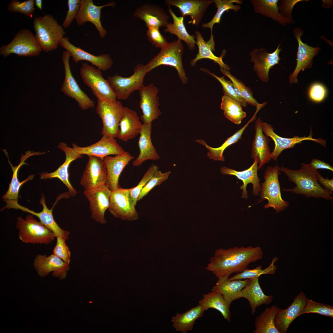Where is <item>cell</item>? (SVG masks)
<instances>
[{
	"label": "cell",
	"mask_w": 333,
	"mask_h": 333,
	"mask_svg": "<svg viewBox=\"0 0 333 333\" xmlns=\"http://www.w3.org/2000/svg\"><path fill=\"white\" fill-rule=\"evenodd\" d=\"M263 252L259 246H241L216 250L206 267L218 278L229 277L242 272L249 265L262 258Z\"/></svg>",
	"instance_id": "cell-1"
},
{
	"label": "cell",
	"mask_w": 333,
	"mask_h": 333,
	"mask_svg": "<svg viewBox=\"0 0 333 333\" xmlns=\"http://www.w3.org/2000/svg\"><path fill=\"white\" fill-rule=\"evenodd\" d=\"M114 2L101 6L95 5L92 0H80L79 9L76 14L75 20L78 25L82 26L87 22L91 23L98 31L100 37L103 39L107 34L103 27L101 21V10L107 6H115Z\"/></svg>",
	"instance_id": "cell-22"
},
{
	"label": "cell",
	"mask_w": 333,
	"mask_h": 333,
	"mask_svg": "<svg viewBox=\"0 0 333 333\" xmlns=\"http://www.w3.org/2000/svg\"><path fill=\"white\" fill-rule=\"evenodd\" d=\"M258 278L249 279L241 292V298L246 299L249 302L252 315L254 314L258 307L263 305H268L273 300L272 296L264 294L259 284Z\"/></svg>",
	"instance_id": "cell-35"
},
{
	"label": "cell",
	"mask_w": 333,
	"mask_h": 333,
	"mask_svg": "<svg viewBox=\"0 0 333 333\" xmlns=\"http://www.w3.org/2000/svg\"><path fill=\"white\" fill-rule=\"evenodd\" d=\"M280 169L278 165L273 167H268L264 173V181L261 184L260 194L261 199H266L268 201L264 208H273L277 213L285 210L290 206L289 202L283 199L281 196L278 179Z\"/></svg>",
	"instance_id": "cell-6"
},
{
	"label": "cell",
	"mask_w": 333,
	"mask_h": 333,
	"mask_svg": "<svg viewBox=\"0 0 333 333\" xmlns=\"http://www.w3.org/2000/svg\"><path fill=\"white\" fill-rule=\"evenodd\" d=\"M301 168L292 170L282 167L280 171L286 176L288 180L296 186L293 188H284L283 191L303 195L307 198H322L332 201L331 192L324 188L318 181L320 173L310 164L302 163Z\"/></svg>",
	"instance_id": "cell-2"
},
{
	"label": "cell",
	"mask_w": 333,
	"mask_h": 333,
	"mask_svg": "<svg viewBox=\"0 0 333 333\" xmlns=\"http://www.w3.org/2000/svg\"><path fill=\"white\" fill-rule=\"evenodd\" d=\"M143 124L137 112L127 107H124L123 116L119 124V140L127 142L140 134Z\"/></svg>",
	"instance_id": "cell-33"
},
{
	"label": "cell",
	"mask_w": 333,
	"mask_h": 333,
	"mask_svg": "<svg viewBox=\"0 0 333 333\" xmlns=\"http://www.w3.org/2000/svg\"><path fill=\"white\" fill-rule=\"evenodd\" d=\"M167 10L173 18V22H168L165 27L164 32H169L171 34L175 35L177 37L178 39L183 40L186 43L189 49L194 50L196 42L195 39L194 35H190L187 32L183 23L184 17L177 16L170 6Z\"/></svg>",
	"instance_id": "cell-39"
},
{
	"label": "cell",
	"mask_w": 333,
	"mask_h": 333,
	"mask_svg": "<svg viewBox=\"0 0 333 333\" xmlns=\"http://www.w3.org/2000/svg\"><path fill=\"white\" fill-rule=\"evenodd\" d=\"M214 0H166L168 6H174L179 10L181 16H189L191 18L188 24L198 27L208 7Z\"/></svg>",
	"instance_id": "cell-24"
},
{
	"label": "cell",
	"mask_w": 333,
	"mask_h": 333,
	"mask_svg": "<svg viewBox=\"0 0 333 333\" xmlns=\"http://www.w3.org/2000/svg\"><path fill=\"white\" fill-rule=\"evenodd\" d=\"M72 145L75 151L79 154L102 158L111 155L121 154L125 152L114 138L107 135H103L98 142L87 146L80 147L74 143Z\"/></svg>",
	"instance_id": "cell-23"
},
{
	"label": "cell",
	"mask_w": 333,
	"mask_h": 333,
	"mask_svg": "<svg viewBox=\"0 0 333 333\" xmlns=\"http://www.w3.org/2000/svg\"><path fill=\"white\" fill-rule=\"evenodd\" d=\"M303 33L302 28L297 27L293 30V34L298 44L295 68L289 78L290 84L298 83L297 76L301 71L310 68L312 66L314 58L321 49L319 47H313L304 43L301 37Z\"/></svg>",
	"instance_id": "cell-14"
},
{
	"label": "cell",
	"mask_w": 333,
	"mask_h": 333,
	"mask_svg": "<svg viewBox=\"0 0 333 333\" xmlns=\"http://www.w3.org/2000/svg\"><path fill=\"white\" fill-rule=\"evenodd\" d=\"M220 70L224 75L228 77L231 80L237 95L240 98H242L246 103L255 106L257 109H261L266 104L267 102L261 104L258 103L253 97V92L242 81L232 75L229 71L222 68H220Z\"/></svg>",
	"instance_id": "cell-44"
},
{
	"label": "cell",
	"mask_w": 333,
	"mask_h": 333,
	"mask_svg": "<svg viewBox=\"0 0 333 333\" xmlns=\"http://www.w3.org/2000/svg\"><path fill=\"white\" fill-rule=\"evenodd\" d=\"M56 238V243L53 249L52 254L61 258L65 262L69 264L71 252L66 244V240L61 236Z\"/></svg>",
	"instance_id": "cell-53"
},
{
	"label": "cell",
	"mask_w": 333,
	"mask_h": 333,
	"mask_svg": "<svg viewBox=\"0 0 333 333\" xmlns=\"http://www.w3.org/2000/svg\"><path fill=\"white\" fill-rule=\"evenodd\" d=\"M318 181L322 187L328 191L333 192V179L324 178L319 173L318 175Z\"/></svg>",
	"instance_id": "cell-57"
},
{
	"label": "cell",
	"mask_w": 333,
	"mask_h": 333,
	"mask_svg": "<svg viewBox=\"0 0 333 333\" xmlns=\"http://www.w3.org/2000/svg\"><path fill=\"white\" fill-rule=\"evenodd\" d=\"M60 46L70 52L76 63L81 60L87 61L104 71L110 69L113 64V61L109 54H101L98 56L94 55L74 45L69 42L67 36L61 39Z\"/></svg>",
	"instance_id": "cell-21"
},
{
	"label": "cell",
	"mask_w": 333,
	"mask_h": 333,
	"mask_svg": "<svg viewBox=\"0 0 333 333\" xmlns=\"http://www.w3.org/2000/svg\"><path fill=\"white\" fill-rule=\"evenodd\" d=\"M254 115L252 119L249 121L240 130L236 132L233 135L228 138L224 143L220 147L217 148H213L208 145L202 139L196 140V141L205 146L208 150L209 152L207 153V155L211 159H213L214 161H224L225 159L223 156V153L225 150L228 146L232 144L237 142L241 138L244 130L248 126L249 123L253 120L255 118L256 112Z\"/></svg>",
	"instance_id": "cell-41"
},
{
	"label": "cell",
	"mask_w": 333,
	"mask_h": 333,
	"mask_svg": "<svg viewBox=\"0 0 333 333\" xmlns=\"http://www.w3.org/2000/svg\"><path fill=\"white\" fill-rule=\"evenodd\" d=\"M2 150L4 152L8 158V163L11 166L13 174L8 189L6 193L2 196V198L3 200H13L18 201L19 191L21 186L27 181L32 180L35 176L34 175H30L26 179L21 182H19L17 177V174L19 169L23 164H27L25 162V161L28 158L33 155H39V153L32 152L30 151L26 152L24 154H22L20 158V162L19 164L14 166L9 160L8 154L6 149Z\"/></svg>",
	"instance_id": "cell-36"
},
{
	"label": "cell",
	"mask_w": 333,
	"mask_h": 333,
	"mask_svg": "<svg viewBox=\"0 0 333 333\" xmlns=\"http://www.w3.org/2000/svg\"><path fill=\"white\" fill-rule=\"evenodd\" d=\"M80 74L84 83L90 88L97 99L109 102L117 101L115 92L107 80L103 77L101 70L92 65L82 63Z\"/></svg>",
	"instance_id": "cell-8"
},
{
	"label": "cell",
	"mask_w": 333,
	"mask_h": 333,
	"mask_svg": "<svg viewBox=\"0 0 333 333\" xmlns=\"http://www.w3.org/2000/svg\"><path fill=\"white\" fill-rule=\"evenodd\" d=\"M130 188L119 187L112 191L109 208L110 213L115 217L133 221L138 219V214L130 196Z\"/></svg>",
	"instance_id": "cell-12"
},
{
	"label": "cell",
	"mask_w": 333,
	"mask_h": 333,
	"mask_svg": "<svg viewBox=\"0 0 333 333\" xmlns=\"http://www.w3.org/2000/svg\"><path fill=\"white\" fill-rule=\"evenodd\" d=\"M307 298L303 292L296 296L291 304L285 309L278 308L274 318L276 327L280 333H286L291 323L300 314L306 305Z\"/></svg>",
	"instance_id": "cell-25"
},
{
	"label": "cell",
	"mask_w": 333,
	"mask_h": 333,
	"mask_svg": "<svg viewBox=\"0 0 333 333\" xmlns=\"http://www.w3.org/2000/svg\"><path fill=\"white\" fill-rule=\"evenodd\" d=\"M215 6L217 8L216 12L212 19L207 23H203L202 27L204 28H209L211 30L210 37H213L212 29L215 24L220 23L221 17L224 13L229 10H233L235 12L241 8L239 5H235L234 3L241 4L242 1L240 0H214Z\"/></svg>",
	"instance_id": "cell-45"
},
{
	"label": "cell",
	"mask_w": 333,
	"mask_h": 333,
	"mask_svg": "<svg viewBox=\"0 0 333 333\" xmlns=\"http://www.w3.org/2000/svg\"><path fill=\"white\" fill-rule=\"evenodd\" d=\"M112 191L105 184L83 192L89 202L92 218L101 224L106 222L105 213L109 207Z\"/></svg>",
	"instance_id": "cell-20"
},
{
	"label": "cell",
	"mask_w": 333,
	"mask_h": 333,
	"mask_svg": "<svg viewBox=\"0 0 333 333\" xmlns=\"http://www.w3.org/2000/svg\"><path fill=\"white\" fill-rule=\"evenodd\" d=\"M152 126V123H143L138 142L140 153L137 158L133 162L134 166H138L147 160L155 161L160 158L151 141Z\"/></svg>",
	"instance_id": "cell-32"
},
{
	"label": "cell",
	"mask_w": 333,
	"mask_h": 333,
	"mask_svg": "<svg viewBox=\"0 0 333 333\" xmlns=\"http://www.w3.org/2000/svg\"><path fill=\"white\" fill-rule=\"evenodd\" d=\"M309 313H317L323 316L333 318V307L329 304L317 302L307 299L304 309L300 315Z\"/></svg>",
	"instance_id": "cell-48"
},
{
	"label": "cell",
	"mask_w": 333,
	"mask_h": 333,
	"mask_svg": "<svg viewBox=\"0 0 333 333\" xmlns=\"http://www.w3.org/2000/svg\"><path fill=\"white\" fill-rule=\"evenodd\" d=\"M218 279L216 283L212 287V291L221 294L230 306L233 301L241 298V291L247 284L249 280H231L228 276L222 277Z\"/></svg>",
	"instance_id": "cell-31"
},
{
	"label": "cell",
	"mask_w": 333,
	"mask_h": 333,
	"mask_svg": "<svg viewBox=\"0 0 333 333\" xmlns=\"http://www.w3.org/2000/svg\"><path fill=\"white\" fill-rule=\"evenodd\" d=\"M304 0H281L278 5L280 14L284 17L292 19V11L294 6L298 2Z\"/></svg>",
	"instance_id": "cell-56"
},
{
	"label": "cell",
	"mask_w": 333,
	"mask_h": 333,
	"mask_svg": "<svg viewBox=\"0 0 333 333\" xmlns=\"http://www.w3.org/2000/svg\"><path fill=\"white\" fill-rule=\"evenodd\" d=\"M16 228L18 231L19 238L26 244L47 245L56 238L50 229L38 221L31 214L28 215L24 219L18 217Z\"/></svg>",
	"instance_id": "cell-4"
},
{
	"label": "cell",
	"mask_w": 333,
	"mask_h": 333,
	"mask_svg": "<svg viewBox=\"0 0 333 333\" xmlns=\"http://www.w3.org/2000/svg\"><path fill=\"white\" fill-rule=\"evenodd\" d=\"M200 69L213 76L220 82L223 87L224 95L235 100L240 104L241 106L246 107L247 106V103L236 94L232 82L230 80H226L224 79V76L221 77H219L205 68H201Z\"/></svg>",
	"instance_id": "cell-50"
},
{
	"label": "cell",
	"mask_w": 333,
	"mask_h": 333,
	"mask_svg": "<svg viewBox=\"0 0 333 333\" xmlns=\"http://www.w3.org/2000/svg\"><path fill=\"white\" fill-rule=\"evenodd\" d=\"M261 128L267 137H270L274 142L275 147L273 152L271 153V159L274 161L277 160L278 156L284 150L293 148L296 145L304 141H314L326 147V141L321 138H313L312 131L307 137L295 136L291 138H286L281 137L276 134L274 131V128L273 126L266 122H262Z\"/></svg>",
	"instance_id": "cell-17"
},
{
	"label": "cell",
	"mask_w": 333,
	"mask_h": 333,
	"mask_svg": "<svg viewBox=\"0 0 333 333\" xmlns=\"http://www.w3.org/2000/svg\"><path fill=\"white\" fill-rule=\"evenodd\" d=\"M255 13L269 18L283 26L294 21L292 19L283 17L280 13L278 0H251Z\"/></svg>",
	"instance_id": "cell-37"
},
{
	"label": "cell",
	"mask_w": 333,
	"mask_h": 333,
	"mask_svg": "<svg viewBox=\"0 0 333 333\" xmlns=\"http://www.w3.org/2000/svg\"><path fill=\"white\" fill-rule=\"evenodd\" d=\"M134 158L128 152L114 157L107 156L104 158L107 171L106 185L111 191L119 187V176L125 167Z\"/></svg>",
	"instance_id": "cell-27"
},
{
	"label": "cell",
	"mask_w": 333,
	"mask_h": 333,
	"mask_svg": "<svg viewBox=\"0 0 333 333\" xmlns=\"http://www.w3.org/2000/svg\"><path fill=\"white\" fill-rule=\"evenodd\" d=\"M262 121L260 117L256 121L255 125V134L253 140L251 157L254 159L258 157L259 165L258 169L271 159V152L269 146L270 139L264 134L261 128Z\"/></svg>",
	"instance_id": "cell-30"
},
{
	"label": "cell",
	"mask_w": 333,
	"mask_h": 333,
	"mask_svg": "<svg viewBox=\"0 0 333 333\" xmlns=\"http://www.w3.org/2000/svg\"><path fill=\"white\" fill-rule=\"evenodd\" d=\"M278 260L277 257L274 258L269 266L264 269H262V266H258L253 269L246 268L242 272L238 273L236 275L229 278V279L231 280L251 279L259 278L263 274H274L277 269L274 263Z\"/></svg>",
	"instance_id": "cell-46"
},
{
	"label": "cell",
	"mask_w": 333,
	"mask_h": 333,
	"mask_svg": "<svg viewBox=\"0 0 333 333\" xmlns=\"http://www.w3.org/2000/svg\"><path fill=\"white\" fill-rule=\"evenodd\" d=\"M33 25L35 36L43 51L48 52L58 48L66 33L53 16L46 14L35 17Z\"/></svg>",
	"instance_id": "cell-3"
},
{
	"label": "cell",
	"mask_w": 333,
	"mask_h": 333,
	"mask_svg": "<svg viewBox=\"0 0 333 333\" xmlns=\"http://www.w3.org/2000/svg\"><path fill=\"white\" fill-rule=\"evenodd\" d=\"M147 72L146 65L139 64L136 66L133 74L130 76L124 77L116 74L108 76L107 80L117 99L125 100L133 92L139 90L144 85V78Z\"/></svg>",
	"instance_id": "cell-9"
},
{
	"label": "cell",
	"mask_w": 333,
	"mask_h": 333,
	"mask_svg": "<svg viewBox=\"0 0 333 333\" xmlns=\"http://www.w3.org/2000/svg\"><path fill=\"white\" fill-rule=\"evenodd\" d=\"M328 93L327 89L322 83L314 82L309 87L308 95L310 100L315 103H320L326 98Z\"/></svg>",
	"instance_id": "cell-52"
},
{
	"label": "cell",
	"mask_w": 333,
	"mask_h": 333,
	"mask_svg": "<svg viewBox=\"0 0 333 333\" xmlns=\"http://www.w3.org/2000/svg\"><path fill=\"white\" fill-rule=\"evenodd\" d=\"M4 201L6 204L1 211L6 208H14L28 213L38 218L40 222L50 229L55 234L56 237L61 236L66 240L68 238L70 232L61 228L55 221L52 214L53 208L51 209L47 208L45 196L43 194L41 195L39 202V203L42 205L43 209L42 211L39 212H35L27 208L20 205L18 203V201L14 200H6Z\"/></svg>",
	"instance_id": "cell-13"
},
{
	"label": "cell",
	"mask_w": 333,
	"mask_h": 333,
	"mask_svg": "<svg viewBox=\"0 0 333 333\" xmlns=\"http://www.w3.org/2000/svg\"><path fill=\"white\" fill-rule=\"evenodd\" d=\"M183 51L184 47L181 40L178 39L168 42L167 45L161 48L158 53L146 65L147 72L161 65L172 66L177 70L182 83L186 84L188 79L182 62Z\"/></svg>",
	"instance_id": "cell-5"
},
{
	"label": "cell",
	"mask_w": 333,
	"mask_h": 333,
	"mask_svg": "<svg viewBox=\"0 0 333 333\" xmlns=\"http://www.w3.org/2000/svg\"><path fill=\"white\" fill-rule=\"evenodd\" d=\"M171 172L168 171L162 173L157 170L148 181L141 191L138 198V201L146 196L155 187L159 185L166 180L168 178Z\"/></svg>",
	"instance_id": "cell-51"
},
{
	"label": "cell",
	"mask_w": 333,
	"mask_h": 333,
	"mask_svg": "<svg viewBox=\"0 0 333 333\" xmlns=\"http://www.w3.org/2000/svg\"><path fill=\"white\" fill-rule=\"evenodd\" d=\"M42 2L43 1L42 0H35V3L36 6L40 10H42Z\"/></svg>",
	"instance_id": "cell-60"
},
{
	"label": "cell",
	"mask_w": 333,
	"mask_h": 333,
	"mask_svg": "<svg viewBox=\"0 0 333 333\" xmlns=\"http://www.w3.org/2000/svg\"><path fill=\"white\" fill-rule=\"evenodd\" d=\"M58 147L65 154V159L64 162L55 171L51 172H42L40 174V178L45 179L53 178H57L61 180L67 187L68 193L71 196H74L76 194V191L70 184L69 180L68 169L71 162L81 158L83 155L76 152L73 148L67 146L64 142H60Z\"/></svg>",
	"instance_id": "cell-26"
},
{
	"label": "cell",
	"mask_w": 333,
	"mask_h": 333,
	"mask_svg": "<svg viewBox=\"0 0 333 333\" xmlns=\"http://www.w3.org/2000/svg\"><path fill=\"white\" fill-rule=\"evenodd\" d=\"M140 97L139 107L142 114L141 116L143 123L148 124L158 118L161 114L159 108V91L158 88L153 83L143 85L139 90Z\"/></svg>",
	"instance_id": "cell-16"
},
{
	"label": "cell",
	"mask_w": 333,
	"mask_h": 333,
	"mask_svg": "<svg viewBox=\"0 0 333 333\" xmlns=\"http://www.w3.org/2000/svg\"><path fill=\"white\" fill-rule=\"evenodd\" d=\"M224 116L229 120L236 124H240L246 116L240 104L235 100L224 95L220 105Z\"/></svg>",
	"instance_id": "cell-43"
},
{
	"label": "cell",
	"mask_w": 333,
	"mask_h": 333,
	"mask_svg": "<svg viewBox=\"0 0 333 333\" xmlns=\"http://www.w3.org/2000/svg\"><path fill=\"white\" fill-rule=\"evenodd\" d=\"M70 52L65 50L63 52L62 58L65 70L64 80L61 89L66 96L74 99L82 110L93 108L94 102L80 88L73 76L70 69Z\"/></svg>",
	"instance_id": "cell-11"
},
{
	"label": "cell",
	"mask_w": 333,
	"mask_h": 333,
	"mask_svg": "<svg viewBox=\"0 0 333 333\" xmlns=\"http://www.w3.org/2000/svg\"><path fill=\"white\" fill-rule=\"evenodd\" d=\"M69 264L53 254L48 256L38 254L34 258L33 265L40 277L44 278L51 272L54 277L62 280L66 278L69 270Z\"/></svg>",
	"instance_id": "cell-18"
},
{
	"label": "cell",
	"mask_w": 333,
	"mask_h": 333,
	"mask_svg": "<svg viewBox=\"0 0 333 333\" xmlns=\"http://www.w3.org/2000/svg\"><path fill=\"white\" fill-rule=\"evenodd\" d=\"M42 49L35 35L28 29L20 30L11 42L0 48V54L6 58L11 54L23 57L39 56Z\"/></svg>",
	"instance_id": "cell-7"
},
{
	"label": "cell",
	"mask_w": 333,
	"mask_h": 333,
	"mask_svg": "<svg viewBox=\"0 0 333 333\" xmlns=\"http://www.w3.org/2000/svg\"><path fill=\"white\" fill-rule=\"evenodd\" d=\"M203 297L198 303L205 311L209 308L214 309L221 313L225 319L228 322L231 321L230 306L228 305L221 294L212 291L203 294Z\"/></svg>",
	"instance_id": "cell-40"
},
{
	"label": "cell",
	"mask_w": 333,
	"mask_h": 333,
	"mask_svg": "<svg viewBox=\"0 0 333 333\" xmlns=\"http://www.w3.org/2000/svg\"><path fill=\"white\" fill-rule=\"evenodd\" d=\"M146 35L149 41L156 47L162 48L168 43L166 38L160 32L159 28L148 29Z\"/></svg>",
	"instance_id": "cell-54"
},
{
	"label": "cell",
	"mask_w": 333,
	"mask_h": 333,
	"mask_svg": "<svg viewBox=\"0 0 333 333\" xmlns=\"http://www.w3.org/2000/svg\"><path fill=\"white\" fill-rule=\"evenodd\" d=\"M322 6L326 8H331L333 5V1L323 0Z\"/></svg>",
	"instance_id": "cell-59"
},
{
	"label": "cell",
	"mask_w": 333,
	"mask_h": 333,
	"mask_svg": "<svg viewBox=\"0 0 333 333\" xmlns=\"http://www.w3.org/2000/svg\"><path fill=\"white\" fill-rule=\"evenodd\" d=\"M34 0H28L21 2L18 0L10 1L7 9L11 12H19L26 16L32 17L34 13Z\"/></svg>",
	"instance_id": "cell-47"
},
{
	"label": "cell",
	"mask_w": 333,
	"mask_h": 333,
	"mask_svg": "<svg viewBox=\"0 0 333 333\" xmlns=\"http://www.w3.org/2000/svg\"><path fill=\"white\" fill-rule=\"evenodd\" d=\"M159 167L154 164H152L145 174L138 185L134 187L130 188V196L132 204L135 206L138 196L148 181L157 170Z\"/></svg>",
	"instance_id": "cell-49"
},
{
	"label": "cell",
	"mask_w": 333,
	"mask_h": 333,
	"mask_svg": "<svg viewBox=\"0 0 333 333\" xmlns=\"http://www.w3.org/2000/svg\"><path fill=\"white\" fill-rule=\"evenodd\" d=\"M205 310L199 304L184 313L172 317L173 326L177 331L186 333L192 330L195 321L202 317Z\"/></svg>",
	"instance_id": "cell-38"
},
{
	"label": "cell",
	"mask_w": 333,
	"mask_h": 333,
	"mask_svg": "<svg viewBox=\"0 0 333 333\" xmlns=\"http://www.w3.org/2000/svg\"><path fill=\"white\" fill-rule=\"evenodd\" d=\"M124 107L121 102L117 101L113 102L97 99L96 112L101 119L103 127L101 133L114 138L119 133V123L124 114Z\"/></svg>",
	"instance_id": "cell-10"
},
{
	"label": "cell",
	"mask_w": 333,
	"mask_h": 333,
	"mask_svg": "<svg viewBox=\"0 0 333 333\" xmlns=\"http://www.w3.org/2000/svg\"><path fill=\"white\" fill-rule=\"evenodd\" d=\"M80 0H68L67 4L68 10L66 17L62 26L64 29L69 27L74 19L79 9Z\"/></svg>",
	"instance_id": "cell-55"
},
{
	"label": "cell",
	"mask_w": 333,
	"mask_h": 333,
	"mask_svg": "<svg viewBox=\"0 0 333 333\" xmlns=\"http://www.w3.org/2000/svg\"><path fill=\"white\" fill-rule=\"evenodd\" d=\"M281 44L280 43L276 50L271 53L262 47L255 48L250 53L251 61L254 63L253 69L260 79L264 82L268 81L269 70L278 64L281 60L279 56L282 50Z\"/></svg>",
	"instance_id": "cell-19"
},
{
	"label": "cell",
	"mask_w": 333,
	"mask_h": 333,
	"mask_svg": "<svg viewBox=\"0 0 333 333\" xmlns=\"http://www.w3.org/2000/svg\"><path fill=\"white\" fill-rule=\"evenodd\" d=\"M278 307L273 305L266 307L255 320L254 333H280L274 323V318Z\"/></svg>",
	"instance_id": "cell-42"
},
{
	"label": "cell",
	"mask_w": 333,
	"mask_h": 333,
	"mask_svg": "<svg viewBox=\"0 0 333 333\" xmlns=\"http://www.w3.org/2000/svg\"><path fill=\"white\" fill-rule=\"evenodd\" d=\"M259 159L257 157L254 159V161L251 166L248 169L242 171H237L234 170L229 168L225 166H223L220 168V172L223 175H233L241 180L243 183L242 185L240 188L243 190L241 197L247 199L248 198L246 187L247 184L251 183L253 185V195H258L260 192L261 187L260 184V180L257 175Z\"/></svg>",
	"instance_id": "cell-28"
},
{
	"label": "cell",
	"mask_w": 333,
	"mask_h": 333,
	"mask_svg": "<svg viewBox=\"0 0 333 333\" xmlns=\"http://www.w3.org/2000/svg\"><path fill=\"white\" fill-rule=\"evenodd\" d=\"M89 159L80 180L85 191H90L105 185L107 171L104 158L89 156Z\"/></svg>",
	"instance_id": "cell-15"
},
{
	"label": "cell",
	"mask_w": 333,
	"mask_h": 333,
	"mask_svg": "<svg viewBox=\"0 0 333 333\" xmlns=\"http://www.w3.org/2000/svg\"><path fill=\"white\" fill-rule=\"evenodd\" d=\"M196 40V44L198 48V53L195 57L190 61V65L192 67L195 66L196 63L199 60L203 59H208L213 61L215 63L218 64L220 68L227 70L230 69L229 67L223 61L222 58L226 53V51L224 50L220 56H217L213 53L212 51L215 52V43L213 39H209L208 41H205L201 32L199 31H195Z\"/></svg>",
	"instance_id": "cell-34"
},
{
	"label": "cell",
	"mask_w": 333,
	"mask_h": 333,
	"mask_svg": "<svg viewBox=\"0 0 333 333\" xmlns=\"http://www.w3.org/2000/svg\"><path fill=\"white\" fill-rule=\"evenodd\" d=\"M310 164L316 170L325 169L333 171V167L330 164L317 158L313 159Z\"/></svg>",
	"instance_id": "cell-58"
},
{
	"label": "cell",
	"mask_w": 333,
	"mask_h": 333,
	"mask_svg": "<svg viewBox=\"0 0 333 333\" xmlns=\"http://www.w3.org/2000/svg\"><path fill=\"white\" fill-rule=\"evenodd\" d=\"M133 16L143 21L148 29L165 27L170 18L163 8L149 3L145 4L137 8Z\"/></svg>",
	"instance_id": "cell-29"
}]
</instances>
